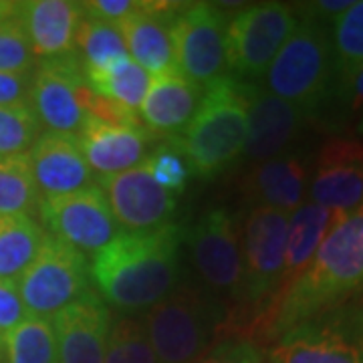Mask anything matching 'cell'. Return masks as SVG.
<instances>
[{
    "instance_id": "10",
    "label": "cell",
    "mask_w": 363,
    "mask_h": 363,
    "mask_svg": "<svg viewBox=\"0 0 363 363\" xmlns=\"http://www.w3.org/2000/svg\"><path fill=\"white\" fill-rule=\"evenodd\" d=\"M226 26L220 4L210 2L188 4L172 21L176 69L202 89L226 77Z\"/></svg>"
},
{
    "instance_id": "33",
    "label": "cell",
    "mask_w": 363,
    "mask_h": 363,
    "mask_svg": "<svg viewBox=\"0 0 363 363\" xmlns=\"http://www.w3.org/2000/svg\"><path fill=\"white\" fill-rule=\"evenodd\" d=\"M37 57L18 16L0 23V73H33Z\"/></svg>"
},
{
    "instance_id": "40",
    "label": "cell",
    "mask_w": 363,
    "mask_h": 363,
    "mask_svg": "<svg viewBox=\"0 0 363 363\" xmlns=\"http://www.w3.org/2000/svg\"><path fill=\"white\" fill-rule=\"evenodd\" d=\"M343 107L350 111V113H359L363 111V67L357 71V75L351 83L350 91L345 95V101H343Z\"/></svg>"
},
{
    "instance_id": "34",
    "label": "cell",
    "mask_w": 363,
    "mask_h": 363,
    "mask_svg": "<svg viewBox=\"0 0 363 363\" xmlns=\"http://www.w3.org/2000/svg\"><path fill=\"white\" fill-rule=\"evenodd\" d=\"M145 162H147L152 178L157 182V186L168 190L169 194H180L186 186L190 169L176 147H172L169 143L160 145L152 156L145 157Z\"/></svg>"
},
{
    "instance_id": "1",
    "label": "cell",
    "mask_w": 363,
    "mask_h": 363,
    "mask_svg": "<svg viewBox=\"0 0 363 363\" xmlns=\"http://www.w3.org/2000/svg\"><path fill=\"white\" fill-rule=\"evenodd\" d=\"M182 228L164 224L128 233L93 255L89 274L101 297L121 311L150 309L180 281Z\"/></svg>"
},
{
    "instance_id": "31",
    "label": "cell",
    "mask_w": 363,
    "mask_h": 363,
    "mask_svg": "<svg viewBox=\"0 0 363 363\" xmlns=\"http://www.w3.org/2000/svg\"><path fill=\"white\" fill-rule=\"evenodd\" d=\"M104 363H157L143 319L130 315L111 319Z\"/></svg>"
},
{
    "instance_id": "29",
    "label": "cell",
    "mask_w": 363,
    "mask_h": 363,
    "mask_svg": "<svg viewBox=\"0 0 363 363\" xmlns=\"http://www.w3.org/2000/svg\"><path fill=\"white\" fill-rule=\"evenodd\" d=\"M9 363H59L51 319L28 317L4 335Z\"/></svg>"
},
{
    "instance_id": "11",
    "label": "cell",
    "mask_w": 363,
    "mask_h": 363,
    "mask_svg": "<svg viewBox=\"0 0 363 363\" xmlns=\"http://www.w3.org/2000/svg\"><path fill=\"white\" fill-rule=\"evenodd\" d=\"M39 214L45 233L83 255L99 252L121 233L97 184L71 194L43 198Z\"/></svg>"
},
{
    "instance_id": "19",
    "label": "cell",
    "mask_w": 363,
    "mask_h": 363,
    "mask_svg": "<svg viewBox=\"0 0 363 363\" xmlns=\"http://www.w3.org/2000/svg\"><path fill=\"white\" fill-rule=\"evenodd\" d=\"M180 9V4L172 9L166 2H140L138 11L117 25L128 55L150 75L178 71L172 45V21Z\"/></svg>"
},
{
    "instance_id": "15",
    "label": "cell",
    "mask_w": 363,
    "mask_h": 363,
    "mask_svg": "<svg viewBox=\"0 0 363 363\" xmlns=\"http://www.w3.org/2000/svg\"><path fill=\"white\" fill-rule=\"evenodd\" d=\"M97 186L104 190L117 224L128 233L164 226L176 210V196L157 186L147 162L128 172L101 178Z\"/></svg>"
},
{
    "instance_id": "14",
    "label": "cell",
    "mask_w": 363,
    "mask_h": 363,
    "mask_svg": "<svg viewBox=\"0 0 363 363\" xmlns=\"http://www.w3.org/2000/svg\"><path fill=\"white\" fill-rule=\"evenodd\" d=\"M240 83V93L247 104L248 135L245 154L252 162H267L293 152L307 116L285 99L262 89L257 83Z\"/></svg>"
},
{
    "instance_id": "21",
    "label": "cell",
    "mask_w": 363,
    "mask_h": 363,
    "mask_svg": "<svg viewBox=\"0 0 363 363\" xmlns=\"http://www.w3.org/2000/svg\"><path fill=\"white\" fill-rule=\"evenodd\" d=\"M85 16V2L30 0L21 2L18 21L37 59H52L75 51V35Z\"/></svg>"
},
{
    "instance_id": "35",
    "label": "cell",
    "mask_w": 363,
    "mask_h": 363,
    "mask_svg": "<svg viewBox=\"0 0 363 363\" xmlns=\"http://www.w3.org/2000/svg\"><path fill=\"white\" fill-rule=\"evenodd\" d=\"M87 117L111 123V125H130V128H145L140 113L125 105L117 104L113 99H107L104 95L93 93L87 105Z\"/></svg>"
},
{
    "instance_id": "41",
    "label": "cell",
    "mask_w": 363,
    "mask_h": 363,
    "mask_svg": "<svg viewBox=\"0 0 363 363\" xmlns=\"http://www.w3.org/2000/svg\"><path fill=\"white\" fill-rule=\"evenodd\" d=\"M21 11V2H13V0H0V23L2 21H11L16 18Z\"/></svg>"
},
{
    "instance_id": "27",
    "label": "cell",
    "mask_w": 363,
    "mask_h": 363,
    "mask_svg": "<svg viewBox=\"0 0 363 363\" xmlns=\"http://www.w3.org/2000/svg\"><path fill=\"white\" fill-rule=\"evenodd\" d=\"M331 43L335 55L339 85V107H343L357 71L363 67V0L353 2L331 25Z\"/></svg>"
},
{
    "instance_id": "8",
    "label": "cell",
    "mask_w": 363,
    "mask_h": 363,
    "mask_svg": "<svg viewBox=\"0 0 363 363\" xmlns=\"http://www.w3.org/2000/svg\"><path fill=\"white\" fill-rule=\"evenodd\" d=\"M85 255L47 234L37 259L18 279V293L30 317L52 319L91 291Z\"/></svg>"
},
{
    "instance_id": "26",
    "label": "cell",
    "mask_w": 363,
    "mask_h": 363,
    "mask_svg": "<svg viewBox=\"0 0 363 363\" xmlns=\"http://www.w3.org/2000/svg\"><path fill=\"white\" fill-rule=\"evenodd\" d=\"M85 77L93 93L135 111H140V105L152 83V75L138 65L130 55L99 69H85Z\"/></svg>"
},
{
    "instance_id": "7",
    "label": "cell",
    "mask_w": 363,
    "mask_h": 363,
    "mask_svg": "<svg viewBox=\"0 0 363 363\" xmlns=\"http://www.w3.org/2000/svg\"><path fill=\"white\" fill-rule=\"evenodd\" d=\"M214 321V303L190 285L176 286L143 317L157 363L192 362L206 347Z\"/></svg>"
},
{
    "instance_id": "22",
    "label": "cell",
    "mask_w": 363,
    "mask_h": 363,
    "mask_svg": "<svg viewBox=\"0 0 363 363\" xmlns=\"http://www.w3.org/2000/svg\"><path fill=\"white\" fill-rule=\"evenodd\" d=\"M309 166L303 154L289 152L260 162L248 174L245 192L252 208H271L293 214L307 196Z\"/></svg>"
},
{
    "instance_id": "9",
    "label": "cell",
    "mask_w": 363,
    "mask_h": 363,
    "mask_svg": "<svg viewBox=\"0 0 363 363\" xmlns=\"http://www.w3.org/2000/svg\"><path fill=\"white\" fill-rule=\"evenodd\" d=\"M91 91L77 51L37 63L30 85V109L45 131L77 135L87 119Z\"/></svg>"
},
{
    "instance_id": "30",
    "label": "cell",
    "mask_w": 363,
    "mask_h": 363,
    "mask_svg": "<svg viewBox=\"0 0 363 363\" xmlns=\"http://www.w3.org/2000/svg\"><path fill=\"white\" fill-rule=\"evenodd\" d=\"M75 51L83 59L85 69H99L107 63L128 57V49L119 28L93 16H83L75 35Z\"/></svg>"
},
{
    "instance_id": "18",
    "label": "cell",
    "mask_w": 363,
    "mask_h": 363,
    "mask_svg": "<svg viewBox=\"0 0 363 363\" xmlns=\"http://www.w3.org/2000/svg\"><path fill=\"white\" fill-rule=\"evenodd\" d=\"M40 198H55L93 186V172L81 152L77 135L43 131L28 152Z\"/></svg>"
},
{
    "instance_id": "3",
    "label": "cell",
    "mask_w": 363,
    "mask_h": 363,
    "mask_svg": "<svg viewBox=\"0 0 363 363\" xmlns=\"http://www.w3.org/2000/svg\"><path fill=\"white\" fill-rule=\"evenodd\" d=\"M262 79L264 89L298 107L307 119L317 117L329 105L339 107L331 26L298 14L297 28Z\"/></svg>"
},
{
    "instance_id": "17",
    "label": "cell",
    "mask_w": 363,
    "mask_h": 363,
    "mask_svg": "<svg viewBox=\"0 0 363 363\" xmlns=\"http://www.w3.org/2000/svg\"><path fill=\"white\" fill-rule=\"evenodd\" d=\"M59 363H104L111 313L93 289L51 319Z\"/></svg>"
},
{
    "instance_id": "25",
    "label": "cell",
    "mask_w": 363,
    "mask_h": 363,
    "mask_svg": "<svg viewBox=\"0 0 363 363\" xmlns=\"http://www.w3.org/2000/svg\"><path fill=\"white\" fill-rule=\"evenodd\" d=\"M45 238L47 233L35 216H0V279L18 283Z\"/></svg>"
},
{
    "instance_id": "20",
    "label": "cell",
    "mask_w": 363,
    "mask_h": 363,
    "mask_svg": "<svg viewBox=\"0 0 363 363\" xmlns=\"http://www.w3.org/2000/svg\"><path fill=\"white\" fill-rule=\"evenodd\" d=\"M77 142L91 172L101 180L145 162L150 131L145 128L111 125L87 117L77 131Z\"/></svg>"
},
{
    "instance_id": "39",
    "label": "cell",
    "mask_w": 363,
    "mask_h": 363,
    "mask_svg": "<svg viewBox=\"0 0 363 363\" xmlns=\"http://www.w3.org/2000/svg\"><path fill=\"white\" fill-rule=\"evenodd\" d=\"M138 6L140 2H133V0H93V2H85V14L105 21V23L119 25L123 18L135 13Z\"/></svg>"
},
{
    "instance_id": "2",
    "label": "cell",
    "mask_w": 363,
    "mask_h": 363,
    "mask_svg": "<svg viewBox=\"0 0 363 363\" xmlns=\"http://www.w3.org/2000/svg\"><path fill=\"white\" fill-rule=\"evenodd\" d=\"M359 293H363V206L339 216L307 269L274 297L269 335L279 337L291 327Z\"/></svg>"
},
{
    "instance_id": "28",
    "label": "cell",
    "mask_w": 363,
    "mask_h": 363,
    "mask_svg": "<svg viewBox=\"0 0 363 363\" xmlns=\"http://www.w3.org/2000/svg\"><path fill=\"white\" fill-rule=\"evenodd\" d=\"M40 200L28 154L0 157V216H35Z\"/></svg>"
},
{
    "instance_id": "5",
    "label": "cell",
    "mask_w": 363,
    "mask_h": 363,
    "mask_svg": "<svg viewBox=\"0 0 363 363\" xmlns=\"http://www.w3.org/2000/svg\"><path fill=\"white\" fill-rule=\"evenodd\" d=\"M269 363H363V297L291 327L269 351Z\"/></svg>"
},
{
    "instance_id": "12",
    "label": "cell",
    "mask_w": 363,
    "mask_h": 363,
    "mask_svg": "<svg viewBox=\"0 0 363 363\" xmlns=\"http://www.w3.org/2000/svg\"><path fill=\"white\" fill-rule=\"evenodd\" d=\"M289 216L271 208H252L248 214L240 252H242V297L260 305L267 298H274L285 271Z\"/></svg>"
},
{
    "instance_id": "36",
    "label": "cell",
    "mask_w": 363,
    "mask_h": 363,
    "mask_svg": "<svg viewBox=\"0 0 363 363\" xmlns=\"http://www.w3.org/2000/svg\"><path fill=\"white\" fill-rule=\"evenodd\" d=\"M28 317L30 315L18 293V283L0 279V335L4 337L9 331H13L16 325H21Z\"/></svg>"
},
{
    "instance_id": "24",
    "label": "cell",
    "mask_w": 363,
    "mask_h": 363,
    "mask_svg": "<svg viewBox=\"0 0 363 363\" xmlns=\"http://www.w3.org/2000/svg\"><path fill=\"white\" fill-rule=\"evenodd\" d=\"M339 216L341 214L329 210V208L319 206L311 200L303 202L289 216L285 271H283V283H281L279 293L291 285L298 274L307 269V264L311 262L317 248L321 247L323 238L333 228V224Z\"/></svg>"
},
{
    "instance_id": "37",
    "label": "cell",
    "mask_w": 363,
    "mask_h": 363,
    "mask_svg": "<svg viewBox=\"0 0 363 363\" xmlns=\"http://www.w3.org/2000/svg\"><path fill=\"white\" fill-rule=\"evenodd\" d=\"M200 363H262V353L247 339L224 341Z\"/></svg>"
},
{
    "instance_id": "13",
    "label": "cell",
    "mask_w": 363,
    "mask_h": 363,
    "mask_svg": "<svg viewBox=\"0 0 363 363\" xmlns=\"http://www.w3.org/2000/svg\"><path fill=\"white\" fill-rule=\"evenodd\" d=\"M196 271L212 291L242 297V252L234 218L224 208H212L188 233Z\"/></svg>"
},
{
    "instance_id": "4",
    "label": "cell",
    "mask_w": 363,
    "mask_h": 363,
    "mask_svg": "<svg viewBox=\"0 0 363 363\" xmlns=\"http://www.w3.org/2000/svg\"><path fill=\"white\" fill-rule=\"evenodd\" d=\"M247 135V104L240 83L226 75L204 89L190 123L168 142L180 152L188 169L210 178L245 154Z\"/></svg>"
},
{
    "instance_id": "32",
    "label": "cell",
    "mask_w": 363,
    "mask_h": 363,
    "mask_svg": "<svg viewBox=\"0 0 363 363\" xmlns=\"http://www.w3.org/2000/svg\"><path fill=\"white\" fill-rule=\"evenodd\" d=\"M43 133L30 105L0 107V157L26 156Z\"/></svg>"
},
{
    "instance_id": "38",
    "label": "cell",
    "mask_w": 363,
    "mask_h": 363,
    "mask_svg": "<svg viewBox=\"0 0 363 363\" xmlns=\"http://www.w3.org/2000/svg\"><path fill=\"white\" fill-rule=\"evenodd\" d=\"M33 73H0V107L28 105Z\"/></svg>"
},
{
    "instance_id": "6",
    "label": "cell",
    "mask_w": 363,
    "mask_h": 363,
    "mask_svg": "<svg viewBox=\"0 0 363 363\" xmlns=\"http://www.w3.org/2000/svg\"><path fill=\"white\" fill-rule=\"evenodd\" d=\"M297 23V11L283 2H260L240 11L226 26L228 77L242 83L260 81Z\"/></svg>"
},
{
    "instance_id": "23",
    "label": "cell",
    "mask_w": 363,
    "mask_h": 363,
    "mask_svg": "<svg viewBox=\"0 0 363 363\" xmlns=\"http://www.w3.org/2000/svg\"><path fill=\"white\" fill-rule=\"evenodd\" d=\"M202 97L204 89L180 71L152 75L150 89L140 105V117L150 133H162L169 140L190 123Z\"/></svg>"
},
{
    "instance_id": "16",
    "label": "cell",
    "mask_w": 363,
    "mask_h": 363,
    "mask_svg": "<svg viewBox=\"0 0 363 363\" xmlns=\"http://www.w3.org/2000/svg\"><path fill=\"white\" fill-rule=\"evenodd\" d=\"M309 200L337 214L363 206V142L333 138L317 156L309 184Z\"/></svg>"
},
{
    "instance_id": "42",
    "label": "cell",
    "mask_w": 363,
    "mask_h": 363,
    "mask_svg": "<svg viewBox=\"0 0 363 363\" xmlns=\"http://www.w3.org/2000/svg\"><path fill=\"white\" fill-rule=\"evenodd\" d=\"M357 135H359V140L363 142V111H362V117H359V123H357Z\"/></svg>"
}]
</instances>
